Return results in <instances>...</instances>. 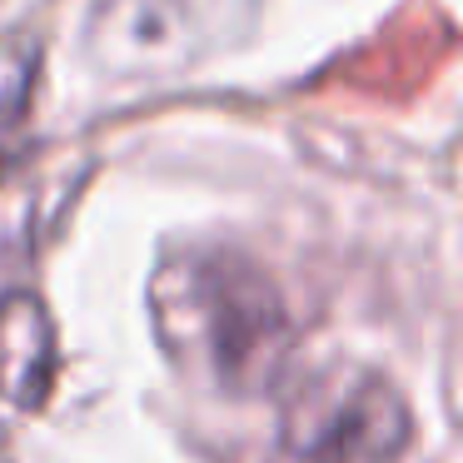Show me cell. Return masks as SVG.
Listing matches in <instances>:
<instances>
[{"label": "cell", "mask_w": 463, "mask_h": 463, "mask_svg": "<svg viewBox=\"0 0 463 463\" xmlns=\"http://www.w3.org/2000/svg\"><path fill=\"white\" fill-rule=\"evenodd\" d=\"M155 314L184 364L230 393H260L284 373L294 324L274 279L234 250H204L155 279Z\"/></svg>", "instance_id": "obj_1"}, {"label": "cell", "mask_w": 463, "mask_h": 463, "mask_svg": "<svg viewBox=\"0 0 463 463\" xmlns=\"http://www.w3.org/2000/svg\"><path fill=\"white\" fill-rule=\"evenodd\" d=\"M409 439V403L379 373L324 379L284 413V449L299 463H393Z\"/></svg>", "instance_id": "obj_2"}, {"label": "cell", "mask_w": 463, "mask_h": 463, "mask_svg": "<svg viewBox=\"0 0 463 463\" xmlns=\"http://www.w3.org/2000/svg\"><path fill=\"white\" fill-rule=\"evenodd\" d=\"M55 324L35 294H0V399L41 409L55 383Z\"/></svg>", "instance_id": "obj_3"}]
</instances>
